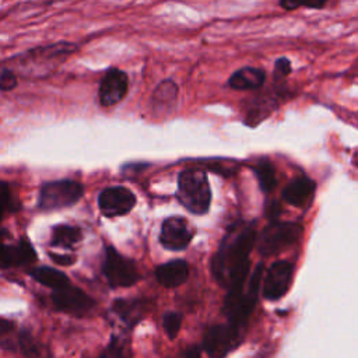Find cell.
<instances>
[{
	"mask_svg": "<svg viewBox=\"0 0 358 358\" xmlns=\"http://www.w3.org/2000/svg\"><path fill=\"white\" fill-rule=\"evenodd\" d=\"M257 235L252 225L231 232L221 243L211 260V270L215 280L228 288L224 312L229 316L245 292L249 274V256L256 243Z\"/></svg>",
	"mask_w": 358,
	"mask_h": 358,
	"instance_id": "6da1fadb",
	"label": "cell"
},
{
	"mask_svg": "<svg viewBox=\"0 0 358 358\" xmlns=\"http://www.w3.org/2000/svg\"><path fill=\"white\" fill-rule=\"evenodd\" d=\"M76 46L67 42H59L48 46H41L18 55L13 59L15 66L10 67L15 71H20L24 76L43 77L52 73L59 64H62L73 52Z\"/></svg>",
	"mask_w": 358,
	"mask_h": 358,
	"instance_id": "7a4b0ae2",
	"label": "cell"
},
{
	"mask_svg": "<svg viewBox=\"0 0 358 358\" xmlns=\"http://www.w3.org/2000/svg\"><path fill=\"white\" fill-rule=\"evenodd\" d=\"M178 199L193 214H204L211 203V190L204 171L186 169L179 173Z\"/></svg>",
	"mask_w": 358,
	"mask_h": 358,
	"instance_id": "3957f363",
	"label": "cell"
},
{
	"mask_svg": "<svg viewBox=\"0 0 358 358\" xmlns=\"http://www.w3.org/2000/svg\"><path fill=\"white\" fill-rule=\"evenodd\" d=\"M303 234V227L294 221H274L259 235L257 250L263 256L281 253L296 245Z\"/></svg>",
	"mask_w": 358,
	"mask_h": 358,
	"instance_id": "277c9868",
	"label": "cell"
},
{
	"mask_svg": "<svg viewBox=\"0 0 358 358\" xmlns=\"http://www.w3.org/2000/svg\"><path fill=\"white\" fill-rule=\"evenodd\" d=\"M84 193V187L74 180H55L45 183L39 193L38 206L41 210L52 211L76 204Z\"/></svg>",
	"mask_w": 358,
	"mask_h": 358,
	"instance_id": "5b68a950",
	"label": "cell"
},
{
	"mask_svg": "<svg viewBox=\"0 0 358 358\" xmlns=\"http://www.w3.org/2000/svg\"><path fill=\"white\" fill-rule=\"evenodd\" d=\"M103 274L110 287H130L133 285L140 274L134 263L123 257L116 249L108 248L103 262Z\"/></svg>",
	"mask_w": 358,
	"mask_h": 358,
	"instance_id": "8992f818",
	"label": "cell"
},
{
	"mask_svg": "<svg viewBox=\"0 0 358 358\" xmlns=\"http://www.w3.org/2000/svg\"><path fill=\"white\" fill-rule=\"evenodd\" d=\"M241 330L231 323L211 326L204 336V350L210 358H225L241 343Z\"/></svg>",
	"mask_w": 358,
	"mask_h": 358,
	"instance_id": "52a82bcc",
	"label": "cell"
},
{
	"mask_svg": "<svg viewBox=\"0 0 358 358\" xmlns=\"http://www.w3.org/2000/svg\"><path fill=\"white\" fill-rule=\"evenodd\" d=\"M294 274L292 263L287 260L274 262L266 271L263 280V296L268 301L281 299L289 289Z\"/></svg>",
	"mask_w": 358,
	"mask_h": 358,
	"instance_id": "ba28073f",
	"label": "cell"
},
{
	"mask_svg": "<svg viewBox=\"0 0 358 358\" xmlns=\"http://www.w3.org/2000/svg\"><path fill=\"white\" fill-rule=\"evenodd\" d=\"M98 204L103 215L117 217L127 214L136 204L134 194L122 186H112L101 192Z\"/></svg>",
	"mask_w": 358,
	"mask_h": 358,
	"instance_id": "9c48e42d",
	"label": "cell"
},
{
	"mask_svg": "<svg viewBox=\"0 0 358 358\" xmlns=\"http://www.w3.org/2000/svg\"><path fill=\"white\" fill-rule=\"evenodd\" d=\"M193 238V228L180 217H169L162 222L159 242L169 250L185 249Z\"/></svg>",
	"mask_w": 358,
	"mask_h": 358,
	"instance_id": "30bf717a",
	"label": "cell"
},
{
	"mask_svg": "<svg viewBox=\"0 0 358 358\" xmlns=\"http://www.w3.org/2000/svg\"><path fill=\"white\" fill-rule=\"evenodd\" d=\"M129 77L119 69H110L99 84V102L102 106H113L119 103L127 94Z\"/></svg>",
	"mask_w": 358,
	"mask_h": 358,
	"instance_id": "8fae6325",
	"label": "cell"
},
{
	"mask_svg": "<svg viewBox=\"0 0 358 358\" xmlns=\"http://www.w3.org/2000/svg\"><path fill=\"white\" fill-rule=\"evenodd\" d=\"M52 301L59 309L70 313H84L94 306V299L90 295L71 285L55 289Z\"/></svg>",
	"mask_w": 358,
	"mask_h": 358,
	"instance_id": "7c38bea8",
	"label": "cell"
},
{
	"mask_svg": "<svg viewBox=\"0 0 358 358\" xmlns=\"http://www.w3.org/2000/svg\"><path fill=\"white\" fill-rule=\"evenodd\" d=\"M315 189H316L315 180L306 176H299L287 183V186L282 189V199L288 204L301 208L310 203Z\"/></svg>",
	"mask_w": 358,
	"mask_h": 358,
	"instance_id": "4fadbf2b",
	"label": "cell"
},
{
	"mask_svg": "<svg viewBox=\"0 0 358 358\" xmlns=\"http://www.w3.org/2000/svg\"><path fill=\"white\" fill-rule=\"evenodd\" d=\"M266 83V71L260 67H241L234 71L228 80V85L236 91L260 90Z\"/></svg>",
	"mask_w": 358,
	"mask_h": 358,
	"instance_id": "5bb4252c",
	"label": "cell"
},
{
	"mask_svg": "<svg viewBox=\"0 0 358 358\" xmlns=\"http://www.w3.org/2000/svg\"><path fill=\"white\" fill-rule=\"evenodd\" d=\"M36 259V253L32 245L22 239L17 246H8L0 243V267L18 266L24 263H31Z\"/></svg>",
	"mask_w": 358,
	"mask_h": 358,
	"instance_id": "9a60e30c",
	"label": "cell"
},
{
	"mask_svg": "<svg viewBox=\"0 0 358 358\" xmlns=\"http://www.w3.org/2000/svg\"><path fill=\"white\" fill-rule=\"evenodd\" d=\"M189 267L185 260H171L162 266H159L155 271V277L158 282L166 288H175L183 284L187 278Z\"/></svg>",
	"mask_w": 358,
	"mask_h": 358,
	"instance_id": "2e32d148",
	"label": "cell"
},
{
	"mask_svg": "<svg viewBox=\"0 0 358 358\" xmlns=\"http://www.w3.org/2000/svg\"><path fill=\"white\" fill-rule=\"evenodd\" d=\"M275 106H277L275 98H271L268 95L256 96L249 102V109L246 112L245 122L250 126L259 124V122L266 119Z\"/></svg>",
	"mask_w": 358,
	"mask_h": 358,
	"instance_id": "e0dca14e",
	"label": "cell"
},
{
	"mask_svg": "<svg viewBox=\"0 0 358 358\" xmlns=\"http://www.w3.org/2000/svg\"><path fill=\"white\" fill-rule=\"evenodd\" d=\"M31 277L41 282L45 287L53 288V289H60L66 285H69V278L64 273L50 268V267H36L31 271Z\"/></svg>",
	"mask_w": 358,
	"mask_h": 358,
	"instance_id": "ac0fdd59",
	"label": "cell"
},
{
	"mask_svg": "<svg viewBox=\"0 0 358 358\" xmlns=\"http://www.w3.org/2000/svg\"><path fill=\"white\" fill-rule=\"evenodd\" d=\"M253 172H255L259 186L263 192L268 193V192L274 190V187L277 186V178H275V169H274V165L271 164V161H268L266 158L259 159L253 165Z\"/></svg>",
	"mask_w": 358,
	"mask_h": 358,
	"instance_id": "d6986e66",
	"label": "cell"
},
{
	"mask_svg": "<svg viewBox=\"0 0 358 358\" xmlns=\"http://www.w3.org/2000/svg\"><path fill=\"white\" fill-rule=\"evenodd\" d=\"M113 312L123 320L127 326L136 324L138 320H141L143 315V306L138 301H127V299H119L113 303Z\"/></svg>",
	"mask_w": 358,
	"mask_h": 358,
	"instance_id": "ffe728a7",
	"label": "cell"
},
{
	"mask_svg": "<svg viewBox=\"0 0 358 358\" xmlns=\"http://www.w3.org/2000/svg\"><path fill=\"white\" fill-rule=\"evenodd\" d=\"M178 96V85L175 84V81L172 80H164L158 84V87L155 88L151 101H152V106L154 109L158 108H166L171 106L175 99Z\"/></svg>",
	"mask_w": 358,
	"mask_h": 358,
	"instance_id": "44dd1931",
	"label": "cell"
},
{
	"mask_svg": "<svg viewBox=\"0 0 358 358\" xmlns=\"http://www.w3.org/2000/svg\"><path fill=\"white\" fill-rule=\"evenodd\" d=\"M81 231L71 225H56L52 231V245L60 248H73L81 241Z\"/></svg>",
	"mask_w": 358,
	"mask_h": 358,
	"instance_id": "7402d4cb",
	"label": "cell"
},
{
	"mask_svg": "<svg viewBox=\"0 0 358 358\" xmlns=\"http://www.w3.org/2000/svg\"><path fill=\"white\" fill-rule=\"evenodd\" d=\"M162 324H164V329H165L166 334L169 336V338H175L179 333L180 324H182V315L178 312H168L162 317Z\"/></svg>",
	"mask_w": 358,
	"mask_h": 358,
	"instance_id": "603a6c76",
	"label": "cell"
},
{
	"mask_svg": "<svg viewBox=\"0 0 358 358\" xmlns=\"http://www.w3.org/2000/svg\"><path fill=\"white\" fill-rule=\"evenodd\" d=\"M292 71V67H291V62L288 57H278L274 63V81L275 83H282Z\"/></svg>",
	"mask_w": 358,
	"mask_h": 358,
	"instance_id": "cb8c5ba5",
	"label": "cell"
},
{
	"mask_svg": "<svg viewBox=\"0 0 358 358\" xmlns=\"http://www.w3.org/2000/svg\"><path fill=\"white\" fill-rule=\"evenodd\" d=\"M17 83L15 71L7 66H0V90L10 91L17 85Z\"/></svg>",
	"mask_w": 358,
	"mask_h": 358,
	"instance_id": "d4e9b609",
	"label": "cell"
},
{
	"mask_svg": "<svg viewBox=\"0 0 358 358\" xmlns=\"http://www.w3.org/2000/svg\"><path fill=\"white\" fill-rule=\"evenodd\" d=\"M99 358H127V350L122 345L120 341L115 340L109 344V347L102 352Z\"/></svg>",
	"mask_w": 358,
	"mask_h": 358,
	"instance_id": "484cf974",
	"label": "cell"
},
{
	"mask_svg": "<svg viewBox=\"0 0 358 358\" xmlns=\"http://www.w3.org/2000/svg\"><path fill=\"white\" fill-rule=\"evenodd\" d=\"M21 348L27 357H29V358L38 357V347H36L35 341L28 334H24L21 337Z\"/></svg>",
	"mask_w": 358,
	"mask_h": 358,
	"instance_id": "4316f807",
	"label": "cell"
},
{
	"mask_svg": "<svg viewBox=\"0 0 358 358\" xmlns=\"http://www.w3.org/2000/svg\"><path fill=\"white\" fill-rule=\"evenodd\" d=\"M49 257L53 260V263L56 264H62V266H70L74 263V257L70 255H59V253H49Z\"/></svg>",
	"mask_w": 358,
	"mask_h": 358,
	"instance_id": "83f0119b",
	"label": "cell"
},
{
	"mask_svg": "<svg viewBox=\"0 0 358 358\" xmlns=\"http://www.w3.org/2000/svg\"><path fill=\"white\" fill-rule=\"evenodd\" d=\"M10 203V189L8 185L0 182V208L4 210Z\"/></svg>",
	"mask_w": 358,
	"mask_h": 358,
	"instance_id": "f1b7e54d",
	"label": "cell"
},
{
	"mask_svg": "<svg viewBox=\"0 0 358 358\" xmlns=\"http://www.w3.org/2000/svg\"><path fill=\"white\" fill-rule=\"evenodd\" d=\"M280 6L287 11H292L303 7V0H280Z\"/></svg>",
	"mask_w": 358,
	"mask_h": 358,
	"instance_id": "f546056e",
	"label": "cell"
},
{
	"mask_svg": "<svg viewBox=\"0 0 358 358\" xmlns=\"http://www.w3.org/2000/svg\"><path fill=\"white\" fill-rule=\"evenodd\" d=\"M327 0H303V7L306 8H313V10H320L326 6Z\"/></svg>",
	"mask_w": 358,
	"mask_h": 358,
	"instance_id": "4dcf8cb0",
	"label": "cell"
},
{
	"mask_svg": "<svg viewBox=\"0 0 358 358\" xmlns=\"http://www.w3.org/2000/svg\"><path fill=\"white\" fill-rule=\"evenodd\" d=\"M14 329V323L8 319H1L0 317V336L11 331Z\"/></svg>",
	"mask_w": 358,
	"mask_h": 358,
	"instance_id": "1f68e13d",
	"label": "cell"
},
{
	"mask_svg": "<svg viewBox=\"0 0 358 358\" xmlns=\"http://www.w3.org/2000/svg\"><path fill=\"white\" fill-rule=\"evenodd\" d=\"M185 358H201L199 348H197V347H192V348H189V350L186 351Z\"/></svg>",
	"mask_w": 358,
	"mask_h": 358,
	"instance_id": "d6a6232c",
	"label": "cell"
},
{
	"mask_svg": "<svg viewBox=\"0 0 358 358\" xmlns=\"http://www.w3.org/2000/svg\"><path fill=\"white\" fill-rule=\"evenodd\" d=\"M3 211H4V210H1V208H0V220H1V215H3Z\"/></svg>",
	"mask_w": 358,
	"mask_h": 358,
	"instance_id": "836d02e7",
	"label": "cell"
}]
</instances>
